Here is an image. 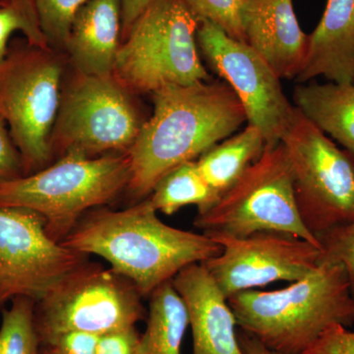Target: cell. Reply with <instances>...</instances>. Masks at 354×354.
Instances as JSON below:
<instances>
[{"mask_svg": "<svg viewBox=\"0 0 354 354\" xmlns=\"http://www.w3.org/2000/svg\"><path fill=\"white\" fill-rule=\"evenodd\" d=\"M9 1H10V0H0V6H3V4H6Z\"/></svg>", "mask_w": 354, "mask_h": 354, "instance_id": "obj_34", "label": "cell"}, {"mask_svg": "<svg viewBox=\"0 0 354 354\" xmlns=\"http://www.w3.org/2000/svg\"><path fill=\"white\" fill-rule=\"evenodd\" d=\"M221 197L205 180L196 160H190L165 174L148 198L157 211L171 216L186 206H196L198 214L205 213Z\"/></svg>", "mask_w": 354, "mask_h": 354, "instance_id": "obj_21", "label": "cell"}, {"mask_svg": "<svg viewBox=\"0 0 354 354\" xmlns=\"http://www.w3.org/2000/svg\"><path fill=\"white\" fill-rule=\"evenodd\" d=\"M197 43L209 65L239 97L248 124L260 130L267 147L278 145L295 111L281 79L248 44L209 21L200 22Z\"/></svg>", "mask_w": 354, "mask_h": 354, "instance_id": "obj_12", "label": "cell"}, {"mask_svg": "<svg viewBox=\"0 0 354 354\" xmlns=\"http://www.w3.org/2000/svg\"><path fill=\"white\" fill-rule=\"evenodd\" d=\"M149 198L120 211L88 212L62 241L85 255H97L150 297L187 266L221 252L209 235L171 227L158 216Z\"/></svg>", "mask_w": 354, "mask_h": 354, "instance_id": "obj_2", "label": "cell"}, {"mask_svg": "<svg viewBox=\"0 0 354 354\" xmlns=\"http://www.w3.org/2000/svg\"><path fill=\"white\" fill-rule=\"evenodd\" d=\"M120 32L121 0H88L64 44L74 70L86 75H113Z\"/></svg>", "mask_w": 354, "mask_h": 354, "instance_id": "obj_16", "label": "cell"}, {"mask_svg": "<svg viewBox=\"0 0 354 354\" xmlns=\"http://www.w3.org/2000/svg\"><path fill=\"white\" fill-rule=\"evenodd\" d=\"M41 354H53V353H51L50 351H48V349L41 348Z\"/></svg>", "mask_w": 354, "mask_h": 354, "instance_id": "obj_33", "label": "cell"}, {"mask_svg": "<svg viewBox=\"0 0 354 354\" xmlns=\"http://www.w3.org/2000/svg\"><path fill=\"white\" fill-rule=\"evenodd\" d=\"M16 32L32 46L50 48L44 36L34 0H10L0 6V64L9 50V39Z\"/></svg>", "mask_w": 354, "mask_h": 354, "instance_id": "obj_23", "label": "cell"}, {"mask_svg": "<svg viewBox=\"0 0 354 354\" xmlns=\"http://www.w3.org/2000/svg\"><path fill=\"white\" fill-rule=\"evenodd\" d=\"M266 140L257 127L248 124L234 136L212 147L196 160L205 180L223 195L234 185L265 152Z\"/></svg>", "mask_w": 354, "mask_h": 354, "instance_id": "obj_19", "label": "cell"}, {"mask_svg": "<svg viewBox=\"0 0 354 354\" xmlns=\"http://www.w3.org/2000/svg\"><path fill=\"white\" fill-rule=\"evenodd\" d=\"M320 76L330 82L354 84V0H327L320 22L309 35L306 59L297 81Z\"/></svg>", "mask_w": 354, "mask_h": 354, "instance_id": "obj_17", "label": "cell"}, {"mask_svg": "<svg viewBox=\"0 0 354 354\" xmlns=\"http://www.w3.org/2000/svg\"><path fill=\"white\" fill-rule=\"evenodd\" d=\"M36 302L17 297L10 307L2 310L0 326V354H41L34 312Z\"/></svg>", "mask_w": 354, "mask_h": 354, "instance_id": "obj_22", "label": "cell"}, {"mask_svg": "<svg viewBox=\"0 0 354 354\" xmlns=\"http://www.w3.org/2000/svg\"><path fill=\"white\" fill-rule=\"evenodd\" d=\"M319 243V264L342 266L354 290V218L323 235Z\"/></svg>", "mask_w": 354, "mask_h": 354, "instance_id": "obj_26", "label": "cell"}, {"mask_svg": "<svg viewBox=\"0 0 354 354\" xmlns=\"http://www.w3.org/2000/svg\"><path fill=\"white\" fill-rule=\"evenodd\" d=\"M152 95V116L127 152L131 171L127 191L137 202L150 196L165 174L201 157L247 121L227 83L165 86Z\"/></svg>", "mask_w": 354, "mask_h": 354, "instance_id": "obj_1", "label": "cell"}, {"mask_svg": "<svg viewBox=\"0 0 354 354\" xmlns=\"http://www.w3.org/2000/svg\"><path fill=\"white\" fill-rule=\"evenodd\" d=\"M25 176L22 158L6 121L0 116V185Z\"/></svg>", "mask_w": 354, "mask_h": 354, "instance_id": "obj_27", "label": "cell"}, {"mask_svg": "<svg viewBox=\"0 0 354 354\" xmlns=\"http://www.w3.org/2000/svg\"><path fill=\"white\" fill-rule=\"evenodd\" d=\"M99 337L90 333L66 332L51 337L41 346L53 354H95Z\"/></svg>", "mask_w": 354, "mask_h": 354, "instance_id": "obj_28", "label": "cell"}, {"mask_svg": "<svg viewBox=\"0 0 354 354\" xmlns=\"http://www.w3.org/2000/svg\"><path fill=\"white\" fill-rule=\"evenodd\" d=\"M171 283L187 308L192 354H242L234 312L205 266H187Z\"/></svg>", "mask_w": 354, "mask_h": 354, "instance_id": "obj_15", "label": "cell"}, {"mask_svg": "<svg viewBox=\"0 0 354 354\" xmlns=\"http://www.w3.org/2000/svg\"><path fill=\"white\" fill-rule=\"evenodd\" d=\"M143 297L129 279L99 263H84L36 302L39 342L66 332L109 334L146 320Z\"/></svg>", "mask_w": 354, "mask_h": 354, "instance_id": "obj_9", "label": "cell"}, {"mask_svg": "<svg viewBox=\"0 0 354 354\" xmlns=\"http://www.w3.org/2000/svg\"><path fill=\"white\" fill-rule=\"evenodd\" d=\"M241 26L244 43L281 80H297L306 59L309 35L300 27L292 0H247Z\"/></svg>", "mask_w": 354, "mask_h": 354, "instance_id": "obj_14", "label": "cell"}, {"mask_svg": "<svg viewBox=\"0 0 354 354\" xmlns=\"http://www.w3.org/2000/svg\"><path fill=\"white\" fill-rule=\"evenodd\" d=\"M304 354H354V330L332 326Z\"/></svg>", "mask_w": 354, "mask_h": 354, "instance_id": "obj_29", "label": "cell"}, {"mask_svg": "<svg viewBox=\"0 0 354 354\" xmlns=\"http://www.w3.org/2000/svg\"><path fill=\"white\" fill-rule=\"evenodd\" d=\"M95 354H142L136 326L100 335Z\"/></svg>", "mask_w": 354, "mask_h": 354, "instance_id": "obj_30", "label": "cell"}, {"mask_svg": "<svg viewBox=\"0 0 354 354\" xmlns=\"http://www.w3.org/2000/svg\"><path fill=\"white\" fill-rule=\"evenodd\" d=\"M88 259L51 239L39 214L0 208V311L17 297L39 301Z\"/></svg>", "mask_w": 354, "mask_h": 354, "instance_id": "obj_11", "label": "cell"}, {"mask_svg": "<svg viewBox=\"0 0 354 354\" xmlns=\"http://www.w3.org/2000/svg\"><path fill=\"white\" fill-rule=\"evenodd\" d=\"M353 299H354V290H353Z\"/></svg>", "mask_w": 354, "mask_h": 354, "instance_id": "obj_35", "label": "cell"}, {"mask_svg": "<svg viewBox=\"0 0 354 354\" xmlns=\"http://www.w3.org/2000/svg\"><path fill=\"white\" fill-rule=\"evenodd\" d=\"M237 339L242 354H279L268 348L259 339L241 329L237 330Z\"/></svg>", "mask_w": 354, "mask_h": 354, "instance_id": "obj_32", "label": "cell"}, {"mask_svg": "<svg viewBox=\"0 0 354 354\" xmlns=\"http://www.w3.org/2000/svg\"><path fill=\"white\" fill-rule=\"evenodd\" d=\"M200 22L186 0H155L120 44L114 78L133 95L207 82L197 48Z\"/></svg>", "mask_w": 354, "mask_h": 354, "instance_id": "obj_5", "label": "cell"}, {"mask_svg": "<svg viewBox=\"0 0 354 354\" xmlns=\"http://www.w3.org/2000/svg\"><path fill=\"white\" fill-rule=\"evenodd\" d=\"M88 0H34L41 30L50 48H64L72 24Z\"/></svg>", "mask_w": 354, "mask_h": 354, "instance_id": "obj_24", "label": "cell"}, {"mask_svg": "<svg viewBox=\"0 0 354 354\" xmlns=\"http://www.w3.org/2000/svg\"><path fill=\"white\" fill-rule=\"evenodd\" d=\"M155 0H121V36L127 38L140 15Z\"/></svg>", "mask_w": 354, "mask_h": 354, "instance_id": "obj_31", "label": "cell"}, {"mask_svg": "<svg viewBox=\"0 0 354 354\" xmlns=\"http://www.w3.org/2000/svg\"><path fill=\"white\" fill-rule=\"evenodd\" d=\"M200 21H209L228 36L244 41L241 13L247 0H186Z\"/></svg>", "mask_w": 354, "mask_h": 354, "instance_id": "obj_25", "label": "cell"}, {"mask_svg": "<svg viewBox=\"0 0 354 354\" xmlns=\"http://www.w3.org/2000/svg\"><path fill=\"white\" fill-rule=\"evenodd\" d=\"M64 57L51 48L9 46L0 64V116L22 158L25 176L53 162L50 138L57 120Z\"/></svg>", "mask_w": 354, "mask_h": 354, "instance_id": "obj_6", "label": "cell"}, {"mask_svg": "<svg viewBox=\"0 0 354 354\" xmlns=\"http://www.w3.org/2000/svg\"><path fill=\"white\" fill-rule=\"evenodd\" d=\"M130 174L127 153L97 158L68 153L41 171L0 185V208L39 214L48 235L62 243L88 212L127 191Z\"/></svg>", "mask_w": 354, "mask_h": 354, "instance_id": "obj_4", "label": "cell"}, {"mask_svg": "<svg viewBox=\"0 0 354 354\" xmlns=\"http://www.w3.org/2000/svg\"><path fill=\"white\" fill-rule=\"evenodd\" d=\"M293 100L312 124L354 153V84L299 85Z\"/></svg>", "mask_w": 354, "mask_h": 354, "instance_id": "obj_18", "label": "cell"}, {"mask_svg": "<svg viewBox=\"0 0 354 354\" xmlns=\"http://www.w3.org/2000/svg\"><path fill=\"white\" fill-rule=\"evenodd\" d=\"M281 143L293 177L298 212L319 239L354 218V153L341 150L295 108Z\"/></svg>", "mask_w": 354, "mask_h": 354, "instance_id": "obj_8", "label": "cell"}, {"mask_svg": "<svg viewBox=\"0 0 354 354\" xmlns=\"http://www.w3.org/2000/svg\"><path fill=\"white\" fill-rule=\"evenodd\" d=\"M207 235L220 244L221 252L202 264L227 298L276 281L293 283L319 266L321 249L297 235L279 232Z\"/></svg>", "mask_w": 354, "mask_h": 354, "instance_id": "obj_13", "label": "cell"}, {"mask_svg": "<svg viewBox=\"0 0 354 354\" xmlns=\"http://www.w3.org/2000/svg\"><path fill=\"white\" fill-rule=\"evenodd\" d=\"M195 227L205 234L246 236L258 232L297 235L321 249L302 223L285 147H267L215 206L198 214Z\"/></svg>", "mask_w": 354, "mask_h": 354, "instance_id": "obj_10", "label": "cell"}, {"mask_svg": "<svg viewBox=\"0 0 354 354\" xmlns=\"http://www.w3.org/2000/svg\"><path fill=\"white\" fill-rule=\"evenodd\" d=\"M146 330L141 335L142 354H181L184 335L189 327L185 304L171 281L149 297Z\"/></svg>", "mask_w": 354, "mask_h": 354, "instance_id": "obj_20", "label": "cell"}, {"mask_svg": "<svg viewBox=\"0 0 354 354\" xmlns=\"http://www.w3.org/2000/svg\"><path fill=\"white\" fill-rule=\"evenodd\" d=\"M239 329L279 354H304L335 325L354 324L353 290L339 265L319 264L281 290H249L227 298Z\"/></svg>", "mask_w": 354, "mask_h": 354, "instance_id": "obj_3", "label": "cell"}, {"mask_svg": "<svg viewBox=\"0 0 354 354\" xmlns=\"http://www.w3.org/2000/svg\"><path fill=\"white\" fill-rule=\"evenodd\" d=\"M133 95L113 75H86L74 70L60 94L51 132L53 157L127 153L146 121Z\"/></svg>", "mask_w": 354, "mask_h": 354, "instance_id": "obj_7", "label": "cell"}]
</instances>
